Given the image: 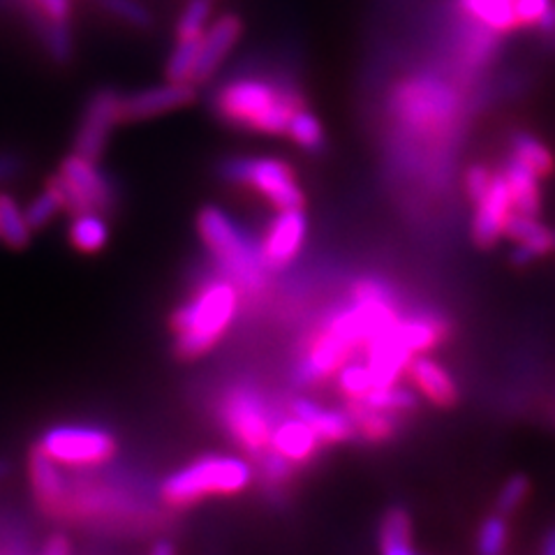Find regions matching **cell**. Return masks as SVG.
<instances>
[{
	"instance_id": "cell-1",
	"label": "cell",
	"mask_w": 555,
	"mask_h": 555,
	"mask_svg": "<svg viewBox=\"0 0 555 555\" xmlns=\"http://www.w3.org/2000/svg\"><path fill=\"white\" fill-rule=\"evenodd\" d=\"M301 107L306 102L297 91L259 77L230 79L214 98V112L224 126L257 134H285Z\"/></svg>"
},
{
	"instance_id": "cell-2",
	"label": "cell",
	"mask_w": 555,
	"mask_h": 555,
	"mask_svg": "<svg viewBox=\"0 0 555 555\" xmlns=\"http://www.w3.org/2000/svg\"><path fill=\"white\" fill-rule=\"evenodd\" d=\"M238 299V285L230 278H220L208 281L193 299L177 308L169 322L177 357L193 361L211 352L232 326Z\"/></svg>"
},
{
	"instance_id": "cell-3",
	"label": "cell",
	"mask_w": 555,
	"mask_h": 555,
	"mask_svg": "<svg viewBox=\"0 0 555 555\" xmlns=\"http://www.w3.org/2000/svg\"><path fill=\"white\" fill-rule=\"evenodd\" d=\"M250 483L253 465L246 459L208 454L165 477L160 483V500L167 507L183 509L206 498L238 495Z\"/></svg>"
},
{
	"instance_id": "cell-4",
	"label": "cell",
	"mask_w": 555,
	"mask_h": 555,
	"mask_svg": "<svg viewBox=\"0 0 555 555\" xmlns=\"http://www.w3.org/2000/svg\"><path fill=\"white\" fill-rule=\"evenodd\" d=\"M197 232L224 275L243 289H259L264 278V262L259 243L220 206H204L197 214Z\"/></svg>"
},
{
	"instance_id": "cell-5",
	"label": "cell",
	"mask_w": 555,
	"mask_h": 555,
	"mask_svg": "<svg viewBox=\"0 0 555 555\" xmlns=\"http://www.w3.org/2000/svg\"><path fill=\"white\" fill-rule=\"evenodd\" d=\"M220 177L228 183L253 188L278 211L285 208H304L306 195L299 185L292 165L281 158H255V155H234L224 158L218 167Z\"/></svg>"
},
{
	"instance_id": "cell-6",
	"label": "cell",
	"mask_w": 555,
	"mask_h": 555,
	"mask_svg": "<svg viewBox=\"0 0 555 555\" xmlns=\"http://www.w3.org/2000/svg\"><path fill=\"white\" fill-rule=\"evenodd\" d=\"M38 444L69 470H91L116 456V438L93 424H56L47 428Z\"/></svg>"
},
{
	"instance_id": "cell-7",
	"label": "cell",
	"mask_w": 555,
	"mask_h": 555,
	"mask_svg": "<svg viewBox=\"0 0 555 555\" xmlns=\"http://www.w3.org/2000/svg\"><path fill=\"white\" fill-rule=\"evenodd\" d=\"M220 422L224 433L253 459L271 444L275 422L264 396L255 387H234L224 393Z\"/></svg>"
},
{
	"instance_id": "cell-8",
	"label": "cell",
	"mask_w": 555,
	"mask_h": 555,
	"mask_svg": "<svg viewBox=\"0 0 555 555\" xmlns=\"http://www.w3.org/2000/svg\"><path fill=\"white\" fill-rule=\"evenodd\" d=\"M61 190L65 199V211H100L107 216L116 206V188L112 179L104 173L95 160L81 158L77 153H69L63 158L59 171L49 177Z\"/></svg>"
},
{
	"instance_id": "cell-9",
	"label": "cell",
	"mask_w": 555,
	"mask_h": 555,
	"mask_svg": "<svg viewBox=\"0 0 555 555\" xmlns=\"http://www.w3.org/2000/svg\"><path fill=\"white\" fill-rule=\"evenodd\" d=\"M120 124V93L114 89H98L86 102L79 128L75 134L73 153L81 158L100 160L107 151L114 126Z\"/></svg>"
},
{
	"instance_id": "cell-10",
	"label": "cell",
	"mask_w": 555,
	"mask_h": 555,
	"mask_svg": "<svg viewBox=\"0 0 555 555\" xmlns=\"http://www.w3.org/2000/svg\"><path fill=\"white\" fill-rule=\"evenodd\" d=\"M197 100V86L190 81H165L149 89L120 95V124L128 120H146L188 107Z\"/></svg>"
},
{
	"instance_id": "cell-11",
	"label": "cell",
	"mask_w": 555,
	"mask_h": 555,
	"mask_svg": "<svg viewBox=\"0 0 555 555\" xmlns=\"http://www.w3.org/2000/svg\"><path fill=\"white\" fill-rule=\"evenodd\" d=\"M26 473H28V486H30L35 505H38V509L44 516L56 520L69 486V475L65 473V467L59 461L51 459L47 451L35 442L28 449Z\"/></svg>"
},
{
	"instance_id": "cell-12",
	"label": "cell",
	"mask_w": 555,
	"mask_h": 555,
	"mask_svg": "<svg viewBox=\"0 0 555 555\" xmlns=\"http://www.w3.org/2000/svg\"><path fill=\"white\" fill-rule=\"evenodd\" d=\"M308 234V218L304 208H285L278 211L271 220L262 241H259V253L267 269H283L292 259L301 253Z\"/></svg>"
},
{
	"instance_id": "cell-13",
	"label": "cell",
	"mask_w": 555,
	"mask_h": 555,
	"mask_svg": "<svg viewBox=\"0 0 555 555\" xmlns=\"http://www.w3.org/2000/svg\"><path fill=\"white\" fill-rule=\"evenodd\" d=\"M514 199L509 193V185L502 177V171H495L493 183L477 204H475V218H473V241L477 248H493L505 236V228L512 218Z\"/></svg>"
},
{
	"instance_id": "cell-14",
	"label": "cell",
	"mask_w": 555,
	"mask_h": 555,
	"mask_svg": "<svg viewBox=\"0 0 555 555\" xmlns=\"http://www.w3.org/2000/svg\"><path fill=\"white\" fill-rule=\"evenodd\" d=\"M241 33H243V22H241V16H236V14H222V16H218L216 22L206 26V30L202 35L197 67H195V75H193L195 86L208 81L218 73V67L222 65V61L228 59V54L238 42Z\"/></svg>"
},
{
	"instance_id": "cell-15",
	"label": "cell",
	"mask_w": 555,
	"mask_h": 555,
	"mask_svg": "<svg viewBox=\"0 0 555 555\" xmlns=\"http://www.w3.org/2000/svg\"><path fill=\"white\" fill-rule=\"evenodd\" d=\"M412 379L414 389L436 408H454L461 401V391L454 375L442 363L428 357L416 354L405 371Z\"/></svg>"
},
{
	"instance_id": "cell-16",
	"label": "cell",
	"mask_w": 555,
	"mask_h": 555,
	"mask_svg": "<svg viewBox=\"0 0 555 555\" xmlns=\"http://www.w3.org/2000/svg\"><path fill=\"white\" fill-rule=\"evenodd\" d=\"M294 416L304 420L312 430L318 433L322 444H343L357 440V430L345 410H328L310 398H294L289 403Z\"/></svg>"
},
{
	"instance_id": "cell-17",
	"label": "cell",
	"mask_w": 555,
	"mask_h": 555,
	"mask_svg": "<svg viewBox=\"0 0 555 555\" xmlns=\"http://www.w3.org/2000/svg\"><path fill=\"white\" fill-rule=\"evenodd\" d=\"M269 447L275 449L281 456H285L289 463L306 465L318 459L322 440L304 420L292 414L289 420H283L281 424L275 422Z\"/></svg>"
},
{
	"instance_id": "cell-18",
	"label": "cell",
	"mask_w": 555,
	"mask_h": 555,
	"mask_svg": "<svg viewBox=\"0 0 555 555\" xmlns=\"http://www.w3.org/2000/svg\"><path fill=\"white\" fill-rule=\"evenodd\" d=\"M345 412L350 414V420L357 430V438H361L363 442L385 444V442L393 440L398 428H401V420H398V414L375 410L361 401H347Z\"/></svg>"
},
{
	"instance_id": "cell-19",
	"label": "cell",
	"mask_w": 555,
	"mask_h": 555,
	"mask_svg": "<svg viewBox=\"0 0 555 555\" xmlns=\"http://www.w3.org/2000/svg\"><path fill=\"white\" fill-rule=\"evenodd\" d=\"M500 171L509 185L516 214H524V216L540 214V206H542L540 177H537V173L520 163L518 158H514V155H509L505 167H502Z\"/></svg>"
},
{
	"instance_id": "cell-20",
	"label": "cell",
	"mask_w": 555,
	"mask_h": 555,
	"mask_svg": "<svg viewBox=\"0 0 555 555\" xmlns=\"http://www.w3.org/2000/svg\"><path fill=\"white\" fill-rule=\"evenodd\" d=\"M67 241L81 255L100 253L109 241L107 216L100 211H81L73 214L67 224Z\"/></svg>"
},
{
	"instance_id": "cell-21",
	"label": "cell",
	"mask_w": 555,
	"mask_h": 555,
	"mask_svg": "<svg viewBox=\"0 0 555 555\" xmlns=\"http://www.w3.org/2000/svg\"><path fill=\"white\" fill-rule=\"evenodd\" d=\"M379 555H420L412 544V518L405 507H391L382 516Z\"/></svg>"
},
{
	"instance_id": "cell-22",
	"label": "cell",
	"mask_w": 555,
	"mask_h": 555,
	"mask_svg": "<svg viewBox=\"0 0 555 555\" xmlns=\"http://www.w3.org/2000/svg\"><path fill=\"white\" fill-rule=\"evenodd\" d=\"M33 241V230L22 204L10 193H0V243L10 250H26Z\"/></svg>"
},
{
	"instance_id": "cell-23",
	"label": "cell",
	"mask_w": 555,
	"mask_h": 555,
	"mask_svg": "<svg viewBox=\"0 0 555 555\" xmlns=\"http://www.w3.org/2000/svg\"><path fill=\"white\" fill-rule=\"evenodd\" d=\"M463 10L493 33H507L518 24V0H461Z\"/></svg>"
},
{
	"instance_id": "cell-24",
	"label": "cell",
	"mask_w": 555,
	"mask_h": 555,
	"mask_svg": "<svg viewBox=\"0 0 555 555\" xmlns=\"http://www.w3.org/2000/svg\"><path fill=\"white\" fill-rule=\"evenodd\" d=\"M512 155L524 163L526 167H530L540 179L551 177L555 169V158L551 155V151L530 132H514L512 134Z\"/></svg>"
},
{
	"instance_id": "cell-25",
	"label": "cell",
	"mask_w": 555,
	"mask_h": 555,
	"mask_svg": "<svg viewBox=\"0 0 555 555\" xmlns=\"http://www.w3.org/2000/svg\"><path fill=\"white\" fill-rule=\"evenodd\" d=\"M285 134L292 139L294 144L301 146L308 153H320L326 146V134H324L320 118L308 107H301L294 112Z\"/></svg>"
},
{
	"instance_id": "cell-26",
	"label": "cell",
	"mask_w": 555,
	"mask_h": 555,
	"mask_svg": "<svg viewBox=\"0 0 555 555\" xmlns=\"http://www.w3.org/2000/svg\"><path fill=\"white\" fill-rule=\"evenodd\" d=\"M61 211H65V199L61 195V190L56 188V183L47 179V185L38 197H33L30 204L24 208L26 220L30 224L33 232L44 230L47 224L54 220Z\"/></svg>"
},
{
	"instance_id": "cell-27",
	"label": "cell",
	"mask_w": 555,
	"mask_h": 555,
	"mask_svg": "<svg viewBox=\"0 0 555 555\" xmlns=\"http://www.w3.org/2000/svg\"><path fill=\"white\" fill-rule=\"evenodd\" d=\"M361 403H366L375 410L391 412V414H405V412H414L416 408H420V396H416V391L401 387L396 382V385L373 389L371 393L361 398Z\"/></svg>"
},
{
	"instance_id": "cell-28",
	"label": "cell",
	"mask_w": 555,
	"mask_h": 555,
	"mask_svg": "<svg viewBox=\"0 0 555 555\" xmlns=\"http://www.w3.org/2000/svg\"><path fill=\"white\" fill-rule=\"evenodd\" d=\"M202 38L190 40H177V47L171 49V56L167 61V79L169 81H190L193 83V75L199 59Z\"/></svg>"
},
{
	"instance_id": "cell-29",
	"label": "cell",
	"mask_w": 555,
	"mask_h": 555,
	"mask_svg": "<svg viewBox=\"0 0 555 555\" xmlns=\"http://www.w3.org/2000/svg\"><path fill=\"white\" fill-rule=\"evenodd\" d=\"M214 0H188L177 22V40L202 38L206 26L211 24Z\"/></svg>"
},
{
	"instance_id": "cell-30",
	"label": "cell",
	"mask_w": 555,
	"mask_h": 555,
	"mask_svg": "<svg viewBox=\"0 0 555 555\" xmlns=\"http://www.w3.org/2000/svg\"><path fill=\"white\" fill-rule=\"evenodd\" d=\"M509 544L507 516L491 514L477 532V555H505Z\"/></svg>"
},
{
	"instance_id": "cell-31",
	"label": "cell",
	"mask_w": 555,
	"mask_h": 555,
	"mask_svg": "<svg viewBox=\"0 0 555 555\" xmlns=\"http://www.w3.org/2000/svg\"><path fill=\"white\" fill-rule=\"evenodd\" d=\"M338 389L347 401H361L363 396L371 393L375 389V382H373L369 363L366 361L345 363V366L338 371Z\"/></svg>"
},
{
	"instance_id": "cell-32",
	"label": "cell",
	"mask_w": 555,
	"mask_h": 555,
	"mask_svg": "<svg viewBox=\"0 0 555 555\" xmlns=\"http://www.w3.org/2000/svg\"><path fill=\"white\" fill-rule=\"evenodd\" d=\"M530 495V479L526 475H514L509 477L495 498V512L502 516H512L520 509V505Z\"/></svg>"
},
{
	"instance_id": "cell-33",
	"label": "cell",
	"mask_w": 555,
	"mask_h": 555,
	"mask_svg": "<svg viewBox=\"0 0 555 555\" xmlns=\"http://www.w3.org/2000/svg\"><path fill=\"white\" fill-rule=\"evenodd\" d=\"M255 461H257V470L262 473V479L273 486L287 483L294 477V473H297V465L289 463L285 456L278 454V451L271 447H267L262 454H257Z\"/></svg>"
},
{
	"instance_id": "cell-34",
	"label": "cell",
	"mask_w": 555,
	"mask_h": 555,
	"mask_svg": "<svg viewBox=\"0 0 555 555\" xmlns=\"http://www.w3.org/2000/svg\"><path fill=\"white\" fill-rule=\"evenodd\" d=\"M100 5L109 14L118 16L120 22L130 24L132 28H151L153 26V14L146 5L139 3V0H100Z\"/></svg>"
},
{
	"instance_id": "cell-35",
	"label": "cell",
	"mask_w": 555,
	"mask_h": 555,
	"mask_svg": "<svg viewBox=\"0 0 555 555\" xmlns=\"http://www.w3.org/2000/svg\"><path fill=\"white\" fill-rule=\"evenodd\" d=\"M26 532L8 514H0V555H33Z\"/></svg>"
},
{
	"instance_id": "cell-36",
	"label": "cell",
	"mask_w": 555,
	"mask_h": 555,
	"mask_svg": "<svg viewBox=\"0 0 555 555\" xmlns=\"http://www.w3.org/2000/svg\"><path fill=\"white\" fill-rule=\"evenodd\" d=\"M495 173L486 169L483 165H473L470 169L465 171V195L473 204H477L486 193H489V188L493 183Z\"/></svg>"
},
{
	"instance_id": "cell-37",
	"label": "cell",
	"mask_w": 555,
	"mask_h": 555,
	"mask_svg": "<svg viewBox=\"0 0 555 555\" xmlns=\"http://www.w3.org/2000/svg\"><path fill=\"white\" fill-rule=\"evenodd\" d=\"M28 3L54 22H69L73 16V0H28Z\"/></svg>"
},
{
	"instance_id": "cell-38",
	"label": "cell",
	"mask_w": 555,
	"mask_h": 555,
	"mask_svg": "<svg viewBox=\"0 0 555 555\" xmlns=\"http://www.w3.org/2000/svg\"><path fill=\"white\" fill-rule=\"evenodd\" d=\"M24 169V158L14 151H0V185L16 179Z\"/></svg>"
},
{
	"instance_id": "cell-39",
	"label": "cell",
	"mask_w": 555,
	"mask_h": 555,
	"mask_svg": "<svg viewBox=\"0 0 555 555\" xmlns=\"http://www.w3.org/2000/svg\"><path fill=\"white\" fill-rule=\"evenodd\" d=\"M149 555H177V551H173V544H171V542L160 540V542L153 544V548H151Z\"/></svg>"
},
{
	"instance_id": "cell-40",
	"label": "cell",
	"mask_w": 555,
	"mask_h": 555,
	"mask_svg": "<svg viewBox=\"0 0 555 555\" xmlns=\"http://www.w3.org/2000/svg\"><path fill=\"white\" fill-rule=\"evenodd\" d=\"M542 555H555V528L546 532L542 542Z\"/></svg>"
},
{
	"instance_id": "cell-41",
	"label": "cell",
	"mask_w": 555,
	"mask_h": 555,
	"mask_svg": "<svg viewBox=\"0 0 555 555\" xmlns=\"http://www.w3.org/2000/svg\"><path fill=\"white\" fill-rule=\"evenodd\" d=\"M10 475H12V461L0 456V481H5Z\"/></svg>"
},
{
	"instance_id": "cell-42",
	"label": "cell",
	"mask_w": 555,
	"mask_h": 555,
	"mask_svg": "<svg viewBox=\"0 0 555 555\" xmlns=\"http://www.w3.org/2000/svg\"><path fill=\"white\" fill-rule=\"evenodd\" d=\"M553 47H555V40H553Z\"/></svg>"
},
{
	"instance_id": "cell-43",
	"label": "cell",
	"mask_w": 555,
	"mask_h": 555,
	"mask_svg": "<svg viewBox=\"0 0 555 555\" xmlns=\"http://www.w3.org/2000/svg\"><path fill=\"white\" fill-rule=\"evenodd\" d=\"M553 236H555V232H553Z\"/></svg>"
}]
</instances>
